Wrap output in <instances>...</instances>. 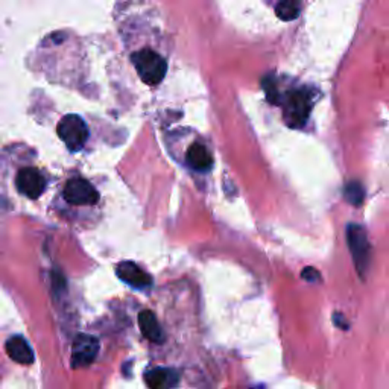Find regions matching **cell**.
<instances>
[{"mask_svg": "<svg viewBox=\"0 0 389 389\" xmlns=\"http://www.w3.org/2000/svg\"><path fill=\"white\" fill-rule=\"evenodd\" d=\"M137 74L143 83L148 86H158L166 76L168 64L165 58L151 49H141L131 55Z\"/></svg>", "mask_w": 389, "mask_h": 389, "instance_id": "1", "label": "cell"}, {"mask_svg": "<svg viewBox=\"0 0 389 389\" xmlns=\"http://www.w3.org/2000/svg\"><path fill=\"white\" fill-rule=\"evenodd\" d=\"M347 243L350 248L356 269L361 275L366 274L371 260V247L365 230L357 223H350L347 228Z\"/></svg>", "mask_w": 389, "mask_h": 389, "instance_id": "2", "label": "cell"}, {"mask_svg": "<svg viewBox=\"0 0 389 389\" xmlns=\"http://www.w3.org/2000/svg\"><path fill=\"white\" fill-rule=\"evenodd\" d=\"M313 105V96L307 90H296L284 102V120L292 128L306 124Z\"/></svg>", "mask_w": 389, "mask_h": 389, "instance_id": "3", "label": "cell"}, {"mask_svg": "<svg viewBox=\"0 0 389 389\" xmlns=\"http://www.w3.org/2000/svg\"><path fill=\"white\" fill-rule=\"evenodd\" d=\"M57 132L70 151H79L88 139V128L86 122L76 115H67L61 119Z\"/></svg>", "mask_w": 389, "mask_h": 389, "instance_id": "4", "label": "cell"}, {"mask_svg": "<svg viewBox=\"0 0 389 389\" xmlns=\"http://www.w3.org/2000/svg\"><path fill=\"white\" fill-rule=\"evenodd\" d=\"M64 199L71 206H91L99 201L98 190L84 178H71L63 190Z\"/></svg>", "mask_w": 389, "mask_h": 389, "instance_id": "5", "label": "cell"}, {"mask_svg": "<svg viewBox=\"0 0 389 389\" xmlns=\"http://www.w3.org/2000/svg\"><path fill=\"white\" fill-rule=\"evenodd\" d=\"M17 190L25 194L29 199H37L42 197L46 187V180L43 173L35 168H23L20 169L16 177Z\"/></svg>", "mask_w": 389, "mask_h": 389, "instance_id": "6", "label": "cell"}, {"mask_svg": "<svg viewBox=\"0 0 389 389\" xmlns=\"http://www.w3.org/2000/svg\"><path fill=\"white\" fill-rule=\"evenodd\" d=\"M99 353V341L95 336L78 335L71 347V365L74 368L88 366Z\"/></svg>", "mask_w": 389, "mask_h": 389, "instance_id": "7", "label": "cell"}, {"mask_svg": "<svg viewBox=\"0 0 389 389\" xmlns=\"http://www.w3.org/2000/svg\"><path fill=\"white\" fill-rule=\"evenodd\" d=\"M116 272L122 281H125L136 289H146L152 284V279L149 275L132 262H120L116 266Z\"/></svg>", "mask_w": 389, "mask_h": 389, "instance_id": "8", "label": "cell"}, {"mask_svg": "<svg viewBox=\"0 0 389 389\" xmlns=\"http://www.w3.org/2000/svg\"><path fill=\"white\" fill-rule=\"evenodd\" d=\"M5 350L11 359L20 365H30L34 362V352L22 336H11L5 344Z\"/></svg>", "mask_w": 389, "mask_h": 389, "instance_id": "9", "label": "cell"}, {"mask_svg": "<svg viewBox=\"0 0 389 389\" xmlns=\"http://www.w3.org/2000/svg\"><path fill=\"white\" fill-rule=\"evenodd\" d=\"M145 382L149 389H172L178 383V373L169 368H153L145 374Z\"/></svg>", "mask_w": 389, "mask_h": 389, "instance_id": "10", "label": "cell"}, {"mask_svg": "<svg viewBox=\"0 0 389 389\" xmlns=\"http://www.w3.org/2000/svg\"><path fill=\"white\" fill-rule=\"evenodd\" d=\"M139 324L143 336L149 339L153 344H161L165 341V335H163V329L157 320V316L151 310H143L139 315Z\"/></svg>", "mask_w": 389, "mask_h": 389, "instance_id": "11", "label": "cell"}, {"mask_svg": "<svg viewBox=\"0 0 389 389\" xmlns=\"http://www.w3.org/2000/svg\"><path fill=\"white\" fill-rule=\"evenodd\" d=\"M187 163L193 170L209 172L213 166V157L210 151L201 143H192L187 151Z\"/></svg>", "mask_w": 389, "mask_h": 389, "instance_id": "12", "label": "cell"}, {"mask_svg": "<svg viewBox=\"0 0 389 389\" xmlns=\"http://www.w3.org/2000/svg\"><path fill=\"white\" fill-rule=\"evenodd\" d=\"M277 16L283 20V22H291L295 20L300 14V5L296 0H280V4L275 8Z\"/></svg>", "mask_w": 389, "mask_h": 389, "instance_id": "13", "label": "cell"}, {"mask_svg": "<svg viewBox=\"0 0 389 389\" xmlns=\"http://www.w3.org/2000/svg\"><path fill=\"white\" fill-rule=\"evenodd\" d=\"M344 197L348 202L353 204V206H361L364 198H365V192H364L362 184L357 181L348 182L345 186V190H344Z\"/></svg>", "mask_w": 389, "mask_h": 389, "instance_id": "14", "label": "cell"}, {"mask_svg": "<svg viewBox=\"0 0 389 389\" xmlns=\"http://www.w3.org/2000/svg\"><path fill=\"white\" fill-rule=\"evenodd\" d=\"M265 91H266V96H268V99L271 102H274V104H277V99L279 98V93H277V87H275L272 78H268L265 81Z\"/></svg>", "mask_w": 389, "mask_h": 389, "instance_id": "15", "label": "cell"}, {"mask_svg": "<svg viewBox=\"0 0 389 389\" xmlns=\"http://www.w3.org/2000/svg\"><path fill=\"white\" fill-rule=\"evenodd\" d=\"M303 279L309 280V281H316L320 279V272L316 269H313V268H306L303 271Z\"/></svg>", "mask_w": 389, "mask_h": 389, "instance_id": "16", "label": "cell"}, {"mask_svg": "<svg viewBox=\"0 0 389 389\" xmlns=\"http://www.w3.org/2000/svg\"><path fill=\"white\" fill-rule=\"evenodd\" d=\"M335 321H336V325L337 327H342V329H347V321H345V318H344V315H339V313H336L335 315Z\"/></svg>", "mask_w": 389, "mask_h": 389, "instance_id": "17", "label": "cell"}]
</instances>
